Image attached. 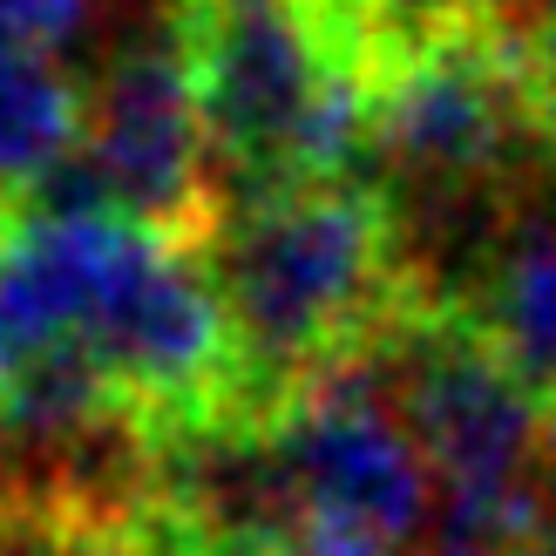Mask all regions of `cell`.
<instances>
[{
    "mask_svg": "<svg viewBox=\"0 0 556 556\" xmlns=\"http://www.w3.org/2000/svg\"><path fill=\"white\" fill-rule=\"evenodd\" d=\"M102 14V0H0V41L21 48H62L75 35H89V21Z\"/></svg>",
    "mask_w": 556,
    "mask_h": 556,
    "instance_id": "30bf717a",
    "label": "cell"
},
{
    "mask_svg": "<svg viewBox=\"0 0 556 556\" xmlns=\"http://www.w3.org/2000/svg\"><path fill=\"white\" fill-rule=\"evenodd\" d=\"M265 428L305 516L367 530L414 556L434 522V476L367 353L299 387L278 414H265Z\"/></svg>",
    "mask_w": 556,
    "mask_h": 556,
    "instance_id": "277c9868",
    "label": "cell"
},
{
    "mask_svg": "<svg viewBox=\"0 0 556 556\" xmlns=\"http://www.w3.org/2000/svg\"><path fill=\"white\" fill-rule=\"evenodd\" d=\"M516 556H556V516H549V522H543V530H536L530 543H522Z\"/></svg>",
    "mask_w": 556,
    "mask_h": 556,
    "instance_id": "7c38bea8",
    "label": "cell"
},
{
    "mask_svg": "<svg viewBox=\"0 0 556 556\" xmlns=\"http://www.w3.org/2000/svg\"><path fill=\"white\" fill-rule=\"evenodd\" d=\"M543 476L556 482V394L543 401Z\"/></svg>",
    "mask_w": 556,
    "mask_h": 556,
    "instance_id": "8fae6325",
    "label": "cell"
},
{
    "mask_svg": "<svg viewBox=\"0 0 556 556\" xmlns=\"http://www.w3.org/2000/svg\"><path fill=\"white\" fill-rule=\"evenodd\" d=\"M530 150L543 143L509 89L489 27L401 54L374 81V170L387 198L509 190Z\"/></svg>",
    "mask_w": 556,
    "mask_h": 556,
    "instance_id": "5b68a950",
    "label": "cell"
},
{
    "mask_svg": "<svg viewBox=\"0 0 556 556\" xmlns=\"http://www.w3.org/2000/svg\"><path fill=\"white\" fill-rule=\"evenodd\" d=\"M462 319L482 332L489 353L536 401L556 394V211L549 204H516L476 292L462 299Z\"/></svg>",
    "mask_w": 556,
    "mask_h": 556,
    "instance_id": "8992f818",
    "label": "cell"
},
{
    "mask_svg": "<svg viewBox=\"0 0 556 556\" xmlns=\"http://www.w3.org/2000/svg\"><path fill=\"white\" fill-rule=\"evenodd\" d=\"M198 258L238 346L244 414L258 421L367 353L414 305L394 211L374 177L231 190L211 211Z\"/></svg>",
    "mask_w": 556,
    "mask_h": 556,
    "instance_id": "6da1fadb",
    "label": "cell"
},
{
    "mask_svg": "<svg viewBox=\"0 0 556 556\" xmlns=\"http://www.w3.org/2000/svg\"><path fill=\"white\" fill-rule=\"evenodd\" d=\"M340 8L359 27L374 68H394L401 54H421L434 41H455V35H482V27H495L503 0H340Z\"/></svg>",
    "mask_w": 556,
    "mask_h": 556,
    "instance_id": "ba28073f",
    "label": "cell"
},
{
    "mask_svg": "<svg viewBox=\"0 0 556 556\" xmlns=\"http://www.w3.org/2000/svg\"><path fill=\"white\" fill-rule=\"evenodd\" d=\"M81 150V81L48 48L0 41V211L21 217Z\"/></svg>",
    "mask_w": 556,
    "mask_h": 556,
    "instance_id": "52a82bcc",
    "label": "cell"
},
{
    "mask_svg": "<svg viewBox=\"0 0 556 556\" xmlns=\"http://www.w3.org/2000/svg\"><path fill=\"white\" fill-rule=\"evenodd\" d=\"M367 359L421 441L441 503H503L543 489V401L462 313L407 305Z\"/></svg>",
    "mask_w": 556,
    "mask_h": 556,
    "instance_id": "7a4b0ae2",
    "label": "cell"
},
{
    "mask_svg": "<svg viewBox=\"0 0 556 556\" xmlns=\"http://www.w3.org/2000/svg\"><path fill=\"white\" fill-rule=\"evenodd\" d=\"M75 156L116 217L177 244L204 238L217 211V170L177 21H150L96 68V81H81Z\"/></svg>",
    "mask_w": 556,
    "mask_h": 556,
    "instance_id": "3957f363",
    "label": "cell"
},
{
    "mask_svg": "<svg viewBox=\"0 0 556 556\" xmlns=\"http://www.w3.org/2000/svg\"><path fill=\"white\" fill-rule=\"evenodd\" d=\"M489 41H495V54H503L509 89L522 102V116H530L536 143L556 156V0H549V8H536V14L495 21Z\"/></svg>",
    "mask_w": 556,
    "mask_h": 556,
    "instance_id": "9c48e42d",
    "label": "cell"
}]
</instances>
